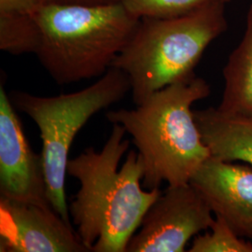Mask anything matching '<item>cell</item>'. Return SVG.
Here are the masks:
<instances>
[{
    "label": "cell",
    "mask_w": 252,
    "mask_h": 252,
    "mask_svg": "<svg viewBox=\"0 0 252 252\" xmlns=\"http://www.w3.org/2000/svg\"><path fill=\"white\" fill-rule=\"evenodd\" d=\"M209 94V84L193 75L153 93L134 109L106 113L109 123L121 125L133 137L144 162L143 188L188 183L211 157L191 110Z\"/></svg>",
    "instance_id": "obj_2"
},
{
    "label": "cell",
    "mask_w": 252,
    "mask_h": 252,
    "mask_svg": "<svg viewBox=\"0 0 252 252\" xmlns=\"http://www.w3.org/2000/svg\"><path fill=\"white\" fill-rule=\"evenodd\" d=\"M193 115L211 157L252 165V119L233 116L213 107L195 110Z\"/></svg>",
    "instance_id": "obj_10"
},
{
    "label": "cell",
    "mask_w": 252,
    "mask_h": 252,
    "mask_svg": "<svg viewBox=\"0 0 252 252\" xmlns=\"http://www.w3.org/2000/svg\"><path fill=\"white\" fill-rule=\"evenodd\" d=\"M126 129L113 124L112 132L97 152L86 149L69 159L67 174L79 180L80 189L68 207L82 243L94 252H126L146 212L162 194L159 188L143 189L144 162L130 151Z\"/></svg>",
    "instance_id": "obj_1"
},
{
    "label": "cell",
    "mask_w": 252,
    "mask_h": 252,
    "mask_svg": "<svg viewBox=\"0 0 252 252\" xmlns=\"http://www.w3.org/2000/svg\"><path fill=\"white\" fill-rule=\"evenodd\" d=\"M45 0H0V14H33Z\"/></svg>",
    "instance_id": "obj_15"
},
{
    "label": "cell",
    "mask_w": 252,
    "mask_h": 252,
    "mask_svg": "<svg viewBox=\"0 0 252 252\" xmlns=\"http://www.w3.org/2000/svg\"><path fill=\"white\" fill-rule=\"evenodd\" d=\"M221 1H223L224 3H226V2H228V1H230V0H221Z\"/></svg>",
    "instance_id": "obj_17"
},
{
    "label": "cell",
    "mask_w": 252,
    "mask_h": 252,
    "mask_svg": "<svg viewBox=\"0 0 252 252\" xmlns=\"http://www.w3.org/2000/svg\"><path fill=\"white\" fill-rule=\"evenodd\" d=\"M225 3L214 0L184 15L144 17L112 65L126 73L135 106L153 93L195 75L209 44L228 28Z\"/></svg>",
    "instance_id": "obj_4"
},
{
    "label": "cell",
    "mask_w": 252,
    "mask_h": 252,
    "mask_svg": "<svg viewBox=\"0 0 252 252\" xmlns=\"http://www.w3.org/2000/svg\"><path fill=\"white\" fill-rule=\"evenodd\" d=\"M45 3L82 5V6H103L121 3V0H45Z\"/></svg>",
    "instance_id": "obj_16"
},
{
    "label": "cell",
    "mask_w": 252,
    "mask_h": 252,
    "mask_svg": "<svg viewBox=\"0 0 252 252\" xmlns=\"http://www.w3.org/2000/svg\"><path fill=\"white\" fill-rule=\"evenodd\" d=\"M0 197L52 207L42 155L32 150L3 83L0 85Z\"/></svg>",
    "instance_id": "obj_7"
},
{
    "label": "cell",
    "mask_w": 252,
    "mask_h": 252,
    "mask_svg": "<svg viewBox=\"0 0 252 252\" xmlns=\"http://www.w3.org/2000/svg\"><path fill=\"white\" fill-rule=\"evenodd\" d=\"M34 15L38 30L35 54L59 85L103 76L140 22L122 3H45Z\"/></svg>",
    "instance_id": "obj_3"
},
{
    "label": "cell",
    "mask_w": 252,
    "mask_h": 252,
    "mask_svg": "<svg viewBox=\"0 0 252 252\" xmlns=\"http://www.w3.org/2000/svg\"><path fill=\"white\" fill-rule=\"evenodd\" d=\"M34 14H0L2 51L13 55L36 53L38 30Z\"/></svg>",
    "instance_id": "obj_12"
},
{
    "label": "cell",
    "mask_w": 252,
    "mask_h": 252,
    "mask_svg": "<svg viewBox=\"0 0 252 252\" xmlns=\"http://www.w3.org/2000/svg\"><path fill=\"white\" fill-rule=\"evenodd\" d=\"M129 92L126 73L111 66L98 81L75 93L49 97L21 91L8 94L14 108L31 118L39 130L49 201L66 221L71 222L65 177L73 141L91 118L124 99Z\"/></svg>",
    "instance_id": "obj_5"
},
{
    "label": "cell",
    "mask_w": 252,
    "mask_h": 252,
    "mask_svg": "<svg viewBox=\"0 0 252 252\" xmlns=\"http://www.w3.org/2000/svg\"><path fill=\"white\" fill-rule=\"evenodd\" d=\"M0 252H89L52 207L0 197Z\"/></svg>",
    "instance_id": "obj_8"
},
{
    "label": "cell",
    "mask_w": 252,
    "mask_h": 252,
    "mask_svg": "<svg viewBox=\"0 0 252 252\" xmlns=\"http://www.w3.org/2000/svg\"><path fill=\"white\" fill-rule=\"evenodd\" d=\"M223 77L225 87L218 108L233 116L252 119V5L243 37L230 54Z\"/></svg>",
    "instance_id": "obj_11"
},
{
    "label": "cell",
    "mask_w": 252,
    "mask_h": 252,
    "mask_svg": "<svg viewBox=\"0 0 252 252\" xmlns=\"http://www.w3.org/2000/svg\"><path fill=\"white\" fill-rule=\"evenodd\" d=\"M214 0H121L138 18H170L187 14Z\"/></svg>",
    "instance_id": "obj_14"
},
{
    "label": "cell",
    "mask_w": 252,
    "mask_h": 252,
    "mask_svg": "<svg viewBox=\"0 0 252 252\" xmlns=\"http://www.w3.org/2000/svg\"><path fill=\"white\" fill-rule=\"evenodd\" d=\"M189 252H252V243L235 234L225 220L216 217L206 234L195 235Z\"/></svg>",
    "instance_id": "obj_13"
},
{
    "label": "cell",
    "mask_w": 252,
    "mask_h": 252,
    "mask_svg": "<svg viewBox=\"0 0 252 252\" xmlns=\"http://www.w3.org/2000/svg\"><path fill=\"white\" fill-rule=\"evenodd\" d=\"M189 183L216 217L225 220L235 234L252 240V169L214 157L208 158Z\"/></svg>",
    "instance_id": "obj_9"
},
{
    "label": "cell",
    "mask_w": 252,
    "mask_h": 252,
    "mask_svg": "<svg viewBox=\"0 0 252 252\" xmlns=\"http://www.w3.org/2000/svg\"><path fill=\"white\" fill-rule=\"evenodd\" d=\"M213 212L189 182L168 185L146 212L126 252H183L190 238L207 231Z\"/></svg>",
    "instance_id": "obj_6"
}]
</instances>
